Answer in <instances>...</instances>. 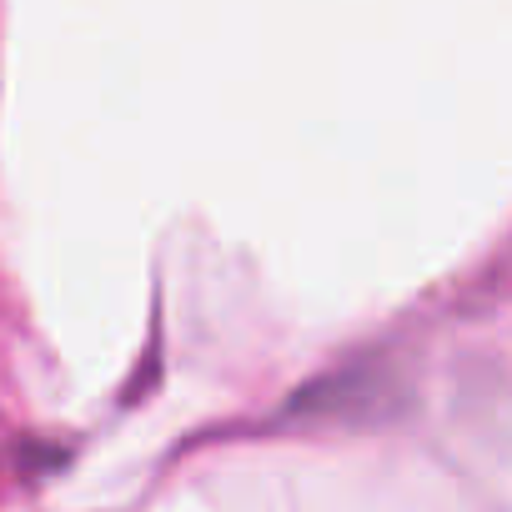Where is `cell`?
Wrapping results in <instances>:
<instances>
[{"mask_svg": "<svg viewBox=\"0 0 512 512\" xmlns=\"http://www.w3.org/2000/svg\"><path fill=\"white\" fill-rule=\"evenodd\" d=\"M402 402V382L382 362H357L342 367L312 387L297 392L292 417H327V422H387Z\"/></svg>", "mask_w": 512, "mask_h": 512, "instance_id": "cell-1", "label": "cell"}]
</instances>
